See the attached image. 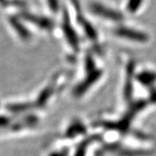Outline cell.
I'll list each match as a JSON object with an SVG mask.
<instances>
[{
    "label": "cell",
    "instance_id": "obj_1",
    "mask_svg": "<svg viewBox=\"0 0 156 156\" xmlns=\"http://www.w3.org/2000/svg\"><path fill=\"white\" fill-rule=\"evenodd\" d=\"M90 11L98 17L111 20L113 22H120L124 19V16L122 12L100 3H93L90 5Z\"/></svg>",
    "mask_w": 156,
    "mask_h": 156
},
{
    "label": "cell",
    "instance_id": "obj_2",
    "mask_svg": "<svg viewBox=\"0 0 156 156\" xmlns=\"http://www.w3.org/2000/svg\"><path fill=\"white\" fill-rule=\"evenodd\" d=\"M115 34L117 37L128 39L134 42H139V43H146L149 38L147 34L145 32L134 30V29L125 27V26H120L115 29Z\"/></svg>",
    "mask_w": 156,
    "mask_h": 156
},
{
    "label": "cell",
    "instance_id": "obj_3",
    "mask_svg": "<svg viewBox=\"0 0 156 156\" xmlns=\"http://www.w3.org/2000/svg\"><path fill=\"white\" fill-rule=\"evenodd\" d=\"M64 21L65 22H64V24H63V29H64V31H65V34H66V37H67L69 42L71 44V45L76 48L78 46V38L76 33L75 32V30L70 26L69 20L65 19Z\"/></svg>",
    "mask_w": 156,
    "mask_h": 156
},
{
    "label": "cell",
    "instance_id": "obj_4",
    "mask_svg": "<svg viewBox=\"0 0 156 156\" xmlns=\"http://www.w3.org/2000/svg\"><path fill=\"white\" fill-rule=\"evenodd\" d=\"M137 80L143 85H151L156 81V74L151 71H142L136 76Z\"/></svg>",
    "mask_w": 156,
    "mask_h": 156
},
{
    "label": "cell",
    "instance_id": "obj_5",
    "mask_svg": "<svg viewBox=\"0 0 156 156\" xmlns=\"http://www.w3.org/2000/svg\"><path fill=\"white\" fill-rule=\"evenodd\" d=\"M82 25L83 27L85 33L87 34V36L89 37V38L92 39V40H95L97 38V31L95 30V27L88 22V20L83 19L82 20Z\"/></svg>",
    "mask_w": 156,
    "mask_h": 156
},
{
    "label": "cell",
    "instance_id": "obj_6",
    "mask_svg": "<svg viewBox=\"0 0 156 156\" xmlns=\"http://www.w3.org/2000/svg\"><path fill=\"white\" fill-rule=\"evenodd\" d=\"M143 3V0H128L127 2V11L130 13H135L139 11Z\"/></svg>",
    "mask_w": 156,
    "mask_h": 156
},
{
    "label": "cell",
    "instance_id": "obj_7",
    "mask_svg": "<svg viewBox=\"0 0 156 156\" xmlns=\"http://www.w3.org/2000/svg\"><path fill=\"white\" fill-rule=\"evenodd\" d=\"M50 1V6H51V9L56 11L57 8H58V1L57 0H49Z\"/></svg>",
    "mask_w": 156,
    "mask_h": 156
}]
</instances>
